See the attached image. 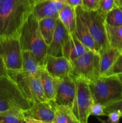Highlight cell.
<instances>
[{"label": "cell", "mask_w": 122, "mask_h": 123, "mask_svg": "<svg viewBox=\"0 0 122 123\" xmlns=\"http://www.w3.org/2000/svg\"><path fill=\"white\" fill-rule=\"evenodd\" d=\"M32 7L29 0H0V36H19Z\"/></svg>", "instance_id": "obj_1"}, {"label": "cell", "mask_w": 122, "mask_h": 123, "mask_svg": "<svg viewBox=\"0 0 122 123\" xmlns=\"http://www.w3.org/2000/svg\"><path fill=\"white\" fill-rule=\"evenodd\" d=\"M19 38L22 50L31 52L44 67L48 46L39 30L38 20L32 13L23 25Z\"/></svg>", "instance_id": "obj_2"}, {"label": "cell", "mask_w": 122, "mask_h": 123, "mask_svg": "<svg viewBox=\"0 0 122 123\" xmlns=\"http://www.w3.org/2000/svg\"><path fill=\"white\" fill-rule=\"evenodd\" d=\"M88 85L94 103L104 106L122 97V83L117 75H100Z\"/></svg>", "instance_id": "obj_3"}, {"label": "cell", "mask_w": 122, "mask_h": 123, "mask_svg": "<svg viewBox=\"0 0 122 123\" xmlns=\"http://www.w3.org/2000/svg\"><path fill=\"white\" fill-rule=\"evenodd\" d=\"M31 104L9 76H0V112L13 109L26 111Z\"/></svg>", "instance_id": "obj_4"}, {"label": "cell", "mask_w": 122, "mask_h": 123, "mask_svg": "<svg viewBox=\"0 0 122 123\" xmlns=\"http://www.w3.org/2000/svg\"><path fill=\"white\" fill-rule=\"evenodd\" d=\"M77 16L86 25L100 50L109 46L105 17L98 10H89L83 6L75 7Z\"/></svg>", "instance_id": "obj_5"}, {"label": "cell", "mask_w": 122, "mask_h": 123, "mask_svg": "<svg viewBox=\"0 0 122 123\" xmlns=\"http://www.w3.org/2000/svg\"><path fill=\"white\" fill-rule=\"evenodd\" d=\"M71 62L72 70L70 75L74 79L89 83L100 76L99 52L89 50Z\"/></svg>", "instance_id": "obj_6"}, {"label": "cell", "mask_w": 122, "mask_h": 123, "mask_svg": "<svg viewBox=\"0 0 122 123\" xmlns=\"http://www.w3.org/2000/svg\"><path fill=\"white\" fill-rule=\"evenodd\" d=\"M8 74L17 85L23 94L31 104L48 100L43 90L39 76L28 75L19 72H10Z\"/></svg>", "instance_id": "obj_7"}, {"label": "cell", "mask_w": 122, "mask_h": 123, "mask_svg": "<svg viewBox=\"0 0 122 123\" xmlns=\"http://www.w3.org/2000/svg\"><path fill=\"white\" fill-rule=\"evenodd\" d=\"M22 51L19 36H0V56L7 72L22 70Z\"/></svg>", "instance_id": "obj_8"}, {"label": "cell", "mask_w": 122, "mask_h": 123, "mask_svg": "<svg viewBox=\"0 0 122 123\" xmlns=\"http://www.w3.org/2000/svg\"><path fill=\"white\" fill-rule=\"evenodd\" d=\"M75 93L72 111L79 123H87L90 116L89 109L93 102L88 83L75 79Z\"/></svg>", "instance_id": "obj_9"}, {"label": "cell", "mask_w": 122, "mask_h": 123, "mask_svg": "<svg viewBox=\"0 0 122 123\" xmlns=\"http://www.w3.org/2000/svg\"><path fill=\"white\" fill-rule=\"evenodd\" d=\"M56 85L55 103L71 108L75 93V79L71 75L55 78Z\"/></svg>", "instance_id": "obj_10"}, {"label": "cell", "mask_w": 122, "mask_h": 123, "mask_svg": "<svg viewBox=\"0 0 122 123\" xmlns=\"http://www.w3.org/2000/svg\"><path fill=\"white\" fill-rule=\"evenodd\" d=\"M55 102L35 103L29 109L23 111L25 117L31 118L40 123H53L55 117Z\"/></svg>", "instance_id": "obj_11"}, {"label": "cell", "mask_w": 122, "mask_h": 123, "mask_svg": "<svg viewBox=\"0 0 122 123\" xmlns=\"http://www.w3.org/2000/svg\"><path fill=\"white\" fill-rule=\"evenodd\" d=\"M44 68L53 78H58L70 75L72 65L71 61L64 56H55L47 55Z\"/></svg>", "instance_id": "obj_12"}, {"label": "cell", "mask_w": 122, "mask_h": 123, "mask_svg": "<svg viewBox=\"0 0 122 123\" xmlns=\"http://www.w3.org/2000/svg\"><path fill=\"white\" fill-rule=\"evenodd\" d=\"M65 6L59 0H43L33 5L32 13L38 20L49 17L58 18L59 13Z\"/></svg>", "instance_id": "obj_13"}, {"label": "cell", "mask_w": 122, "mask_h": 123, "mask_svg": "<svg viewBox=\"0 0 122 123\" xmlns=\"http://www.w3.org/2000/svg\"><path fill=\"white\" fill-rule=\"evenodd\" d=\"M69 32L59 20H57L56 28L51 42L47 46V54L55 56H63V49L69 37Z\"/></svg>", "instance_id": "obj_14"}, {"label": "cell", "mask_w": 122, "mask_h": 123, "mask_svg": "<svg viewBox=\"0 0 122 123\" xmlns=\"http://www.w3.org/2000/svg\"><path fill=\"white\" fill-rule=\"evenodd\" d=\"M89 50L90 49L80 42L75 33L69 34L63 47V56L71 61Z\"/></svg>", "instance_id": "obj_15"}, {"label": "cell", "mask_w": 122, "mask_h": 123, "mask_svg": "<svg viewBox=\"0 0 122 123\" xmlns=\"http://www.w3.org/2000/svg\"><path fill=\"white\" fill-rule=\"evenodd\" d=\"M99 54L100 75H104L111 69L121 53L116 48L109 46L106 49L99 50Z\"/></svg>", "instance_id": "obj_16"}, {"label": "cell", "mask_w": 122, "mask_h": 123, "mask_svg": "<svg viewBox=\"0 0 122 123\" xmlns=\"http://www.w3.org/2000/svg\"><path fill=\"white\" fill-rule=\"evenodd\" d=\"M22 56L21 72L28 75L39 76V73L44 67L39 64L35 55L29 50H23Z\"/></svg>", "instance_id": "obj_17"}, {"label": "cell", "mask_w": 122, "mask_h": 123, "mask_svg": "<svg viewBox=\"0 0 122 123\" xmlns=\"http://www.w3.org/2000/svg\"><path fill=\"white\" fill-rule=\"evenodd\" d=\"M74 33L76 35L77 38L80 40V42L87 48H88L90 50L99 52L100 49L93 40V37L91 36L86 25L77 16V15L76 28Z\"/></svg>", "instance_id": "obj_18"}, {"label": "cell", "mask_w": 122, "mask_h": 123, "mask_svg": "<svg viewBox=\"0 0 122 123\" xmlns=\"http://www.w3.org/2000/svg\"><path fill=\"white\" fill-rule=\"evenodd\" d=\"M58 19L67 29L69 34L75 32L77 23L75 7L65 5L59 13Z\"/></svg>", "instance_id": "obj_19"}, {"label": "cell", "mask_w": 122, "mask_h": 123, "mask_svg": "<svg viewBox=\"0 0 122 123\" xmlns=\"http://www.w3.org/2000/svg\"><path fill=\"white\" fill-rule=\"evenodd\" d=\"M57 18H45L38 20L40 32L47 46L51 43L56 30Z\"/></svg>", "instance_id": "obj_20"}, {"label": "cell", "mask_w": 122, "mask_h": 123, "mask_svg": "<svg viewBox=\"0 0 122 123\" xmlns=\"http://www.w3.org/2000/svg\"><path fill=\"white\" fill-rule=\"evenodd\" d=\"M39 79L41 82L44 94L49 101L54 102L56 93L55 78H53L44 68L39 73Z\"/></svg>", "instance_id": "obj_21"}, {"label": "cell", "mask_w": 122, "mask_h": 123, "mask_svg": "<svg viewBox=\"0 0 122 123\" xmlns=\"http://www.w3.org/2000/svg\"><path fill=\"white\" fill-rule=\"evenodd\" d=\"M53 123H79L71 108L55 103V117Z\"/></svg>", "instance_id": "obj_22"}, {"label": "cell", "mask_w": 122, "mask_h": 123, "mask_svg": "<svg viewBox=\"0 0 122 123\" xmlns=\"http://www.w3.org/2000/svg\"><path fill=\"white\" fill-rule=\"evenodd\" d=\"M109 45L122 53V26H111L105 24Z\"/></svg>", "instance_id": "obj_23"}, {"label": "cell", "mask_w": 122, "mask_h": 123, "mask_svg": "<svg viewBox=\"0 0 122 123\" xmlns=\"http://www.w3.org/2000/svg\"><path fill=\"white\" fill-rule=\"evenodd\" d=\"M23 111L13 109L0 112V123H24Z\"/></svg>", "instance_id": "obj_24"}, {"label": "cell", "mask_w": 122, "mask_h": 123, "mask_svg": "<svg viewBox=\"0 0 122 123\" xmlns=\"http://www.w3.org/2000/svg\"><path fill=\"white\" fill-rule=\"evenodd\" d=\"M105 24L111 26H122V10L116 6L106 14Z\"/></svg>", "instance_id": "obj_25"}, {"label": "cell", "mask_w": 122, "mask_h": 123, "mask_svg": "<svg viewBox=\"0 0 122 123\" xmlns=\"http://www.w3.org/2000/svg\"><path fill=\"white\" fill-rule=\"evenodd\" d=\"M114 111H118L120 114L121 117H122V97L104 106L105 116H106L109 113Z\"/></svg>", "instance_id": "obj_26"}, {"label": "cell", "mask_w": 122, "mask_h": 123, "mask_svg": "<svg viewBox=\"0 0 122 123\" xmlns=\"http://www.w3.org/2000/svg\"><path fill=\"white\" fill-rule=\"evenodd\" d=\"M116 6L115 0H100L98 10L105 18L106 14Z\"/></svg>", "instance_id": "obj_27"}, {"label": "cell", "mask_w": 122, "mask_h": 123, "mask_svg": "<svg viewBox=\"0 0 122 123\" xmlns=\"http://www.w3.org/2000/svg\"><path fill=\"white\" fill-rule=\"evenodd\" d=\"M120 74H122V53L119 55L111 69L104 75H118Z\"/></svg>", "instance_id": "obj_28"}, {"label": "cell", "mask_w": 122, "mask_h": 123, "mask_svg": "<svg viewBox=\"0 0 122 123\" xmlns=\"http://www.w3.org/2000/svg\"><path fill=\"white\" fill-rule=\"evenodd\" d=\"M90 115L94 116H105L104 111V105L99 103L93 102L89 109Z\"/></svg>", "instance_id": "obj_29"}, {"label": "cell", "mask_w": 122, "mask_h": 123, "mask_svg": "<svg viewBox=\"0 0 122 123\" xmlns=\"http://www.w3.org/2000/svg\"><path fill=\"white\" fill-rule=\"evenodd\" d=\"M100 0H82V6L89 10H98Z\"/></svg>", "instance_id": "obj_30"}, {"label": "cell", "mask_w": 122, "mask_h": 123, "mask_svg": "<svg viewBox=\"0 0 122 123\" xmlns=\"http://www.w3.org/2000/svg\"><path fill=\"white\" fill-rule=\"evenodd\" d=\"M106 116L108 117V122L111 123H117L119 122L121 118L120 114L117 111H114L109 113Z\"/></svg>", "instance_id": "obj_31"}, {"label": "cell", "mask_w": 122, "mask_h": 123, "mask_svg": "<svg viewBox=\"0 0 122 123\" xmlns=\"http://www.w3.org/2000/svg\"><path fill=\"white\" fill-rule=\"evenodd\" d=\"M65 5L76 7L79 6H82V0H59Z\"/></svg>", "instance_id": "obj_32"}, {"label": "cell", "mask_w": 122, "mask_h": 123, "mask_svg": "<svg viewBox=\"0 0 122 123\" xmlns=\"http://www.w3.org/2000/svg\"><path fill=\"white\" fill-rule=\"evenodd\" d=\"M8 76V72L5 66L4 62L2 58L0 56V76Z\"/></svg>", "instance_id": "obj_33"}, {"label": "cell", "mask_w": 122, "mask_h": 123, "mask_svg": "<svg viewBox=\"0 0 122 123\" xmlns=\"http://www.w3.org/2000/svg\"><path fill=\"white\" fill-rule=\"evenodd\" d=\"M115 4L118 7H122V0H115Z\"/></svg>", "instance_id": "obj_34"}, {"label": "cell", "mask_w": 122, "mask_h": 123, "mask_svg": "<svg viewBox=\"0 0 122 123\" xmlns=\"http://www.w3.org/2000/svg\"><path fill=\"white\" fill-rule=\"evenodd\" d=\"M43 1V0H29V2L31 3V4L32 6V7H33V5L35 4H37V2H40V1Z\"/></svg>", "instance_id": "obj_35"}, {"label": "cell", "mask_w": 122, "mask_h": 123, "mask_svg": "<svg viewBox=\"0 0 122 123\" xmlns=\"http://www.w3.org/2000/svg\"><path fill=\"white\" fill-rule=\"evenodd\" d=\"M117 76H118V78H119V79H120V81L122 82V74H118Z\"/></svg>", "instance_id": "obj_36"}, {"label": "cell", "mask_w": 122, "mask_h": 123, "mask_svg": "<svg viewBox=\"0 0 122 123\" xmlns=\"http://www.w3.org/2000/svg\"><path fill=\"white\" fill-rule=\"evenodd\" d=\"M120 7V8H121V9L122 10V7Z\"/></svg>", "instance_id": "obj_37"}]
</instances>
